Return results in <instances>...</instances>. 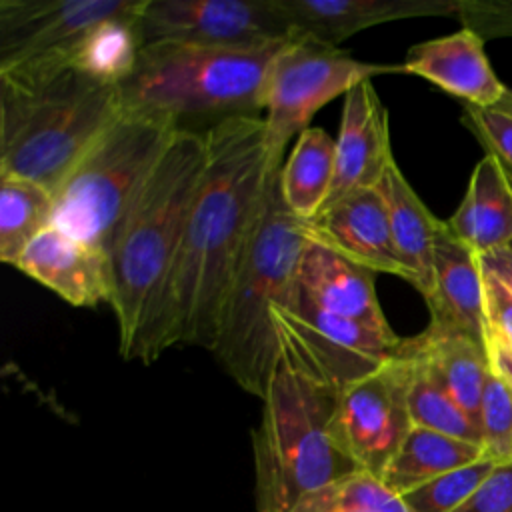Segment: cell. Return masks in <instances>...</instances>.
I'll return each instance as SVG.
<instances>
[{
    "label": "cell",
    "mask_w": 512,
    "mask_h": 512,
    "mask_svg": "<svg viewBox=\"0 0 512 512\" xmlns=\"http://www.w3.org/2000/svg\"><path fill=\"white\" fill-rule=\"evenodd\" d=\"M204 136L206 166L180 250L130 360L152 364L176 344L214 350L230 282L252 236L270 176L284 164L272 156L262 114L224 118L210 124Z\"/></svg>",
    "instance_id": "1"
},
{
    "label": "cell",
    "mask_w": 512,
    "mask_h": 512,
    "mask_svg": "<svg viewBox=\"0 0 512 512\" xmlns=\"http://www.w3.org/2000/svg\"><path fill=\"white\" fill-rule=\"evenodd\" d=\"M206 166L204 130H178L152 168L108 252L110 302L122 358L150 324L172 274Z\"/></svg>",
    "instance_id": "2"
},
{
    "label": "cell",
    "mask_w": 512,
    "mask_h": 512,
    "mask_svg": "<svg viewBox=\"0 0 512 512\" xmlns=\"http://www.w3.org/2000/svg\"><path fill=\"white\" fill-rule=\"evenodd\" d=\"M116 86L66 66L0 70V176L56 192L120 114Z\"/></svg>",
    "instance_id": "3"
},
{
    "label": "cell",
    "mask_w": 512,
    "mask_h": 512,
    "mask_svg": "<svg viewBox=\"0 0 512 512\" xmlns=\"http://www.w3.org/2000/svg\"><path fill=\"white\" fill-rule=\"evenodd\" d=\"M280 168L270 176L252 236L230 282L212 350L224 372L260 400L280 360L272 310L294 296L298 260L308 244L304 222L282 200Z\"/></svg>",
    "instance_id": "4"
},
{
    "label": "cell",
    "mask_w": 512,
    "mask_h": 512,
    "mask_svg": "<svg viewBox=\"0 0 512 512\" xmlns=\"http://www.w3.org/2000/svg\"><path fill=\"white\" fill-rule=\"evenodd\" d=\"M338 394L278 360L252 432L256 512H290L358 470L332 430Z\"/></svg>",
    "instance_id": "5"
},
{
    "label": "cell",
    "mask_w": 512,
    "mask_h": 512,
    "mask_svg": "<svg viewBox=\"0 0 512 512\" xmlns=\"http://www.w3.org/2000/svg\"><path fill=\"white\" fill-rule=\"evenodd\" d=\"M280 46L146 44L136 68L118 86L120 104L178 130H192L190 122L208 118L216 124L230 116L260 114L266 72Z\"/></svg>",
    "instance_id": "6"
},
{
    "label": "cell",
    "mask_w": 512,
    "mask_h": 512,
    "mask_svg": "<svg viewBox=\"0 0 512 512\" xmlns=\"http://www.w3.org/2000/svg\"><path fill=\"white\" fill-rule=\"evenodd\" d=\"M176 132L166 120L122 108L54 192L52 226L108 258L128 210Z\"/></svg>",
    "instance_id": "7"
},
{
    "label": "cell",
    "mask_w": 512,
    "mask_h": 512,
    "mask_svg": "<svg viewBox=\"0 0 512 512\" xmlns=\"http://www.w3.org/2000/svg\"><path fill=\"white\" fill-rule=\"evenodd\" d=\"M402 72V64L358 60L336 46L294 36L274 54L262 92V112L272 156L286 160V146L310 128L312 116L360 82Z\"/></svg>",
    "instance_id": "8"
},
{
    "label": "cell",
    "mask_w": 512,
    "mask_h": 512,
    "mask_svg": "<svg viewBox=\"0 0 512 512\" xmlns=\"http://www.w3.org/2000/svg\"><path fill=\"white\" fill-rule=\"evenodd\" d=\"M280 360L318 386L342 392L370 376L398 354L396 332H380L366 324L318 310L294 292L272 310Z\"/></svg>",
    "instance_id": "9"
},
{
    "label": "cell",
    "mask_w": 512,
    "mask_h": 512,
    "mask_svg": "<svg viewBox=\"0 0 512 512\" xmlns=\"http://www.w3.org/2000/svg\"><path fill=\"white\" fill-rule=\"evenodd\" d=\"M410 378L412 356L404 338L396 356L338 394L332 430L358 470L380 478L408 436Z\"/></svg>",
    "instance_id": "10"
},
{
    "label": "cell",
    "mask_w": 512,
    "mask_h": 512,
    "mask_svg": "<svg viewBox=\"0 0 512 512\" xmlns=\"http://www.w3.org/2000/svg\"><path fill=\"white\" fill-rule=\"evenodd\" d=\"M142 44L182 42L222 48H268L294 38L278 0H144Z\"/></svg>",
    "instance_id": "11"
},
{
    "label": "cell",
    "mask_w": 512,
    "mask_h": 512,
    "mask_svg": "<svg viewBox=\"0 0 512 512\" xmlns=\"http://www.w3.org/2000/svg\"><path fill=\"white\" fill-rule=\"evenodd\" d=\"M140 0H0V70L18 64L66 66L68 48L98 22Z\"/></svg>",
    "instance_id": "12"
},
{
    "label": "cell",
    "mask_w": 512,
    "mask_h": 512,
    "mask_svg": "<svg viewBox=\"0 0 512 512\" xmlns=\"http://www.w3.org/2000/svg\"><path fill=\"white\" fill-rule=\"evenodd\" d=\"M392 162L388 112L372 80L360 82L344 96L334 178L324 208L358 190L376 188Z\"/></svg>",
    "instance_id": "13"
},
{
    "label": "cell",
    "mask_w": 512,
    "mask_h": 512,
    "mask_svg": "<svg viewBox=\"0 0 512 512\" xmlns=\"http://www.w3.org/2000/svg\"><path fill=\"white\" fill-rule=\"evenodd\" d=\"M304 232L310 242L326 246L358 266L406 280L392 244L388 210L378 188L358 190L340 198L304 222Z\"/></svg>",
    "instance_id": "14"
},
{
    "label": "cell",
    "mask_w": 512,
    "mask_h": 512,
    "mask_svg": "<svg viewBox=\"0 0 512 512\" xmlns=\"http://www.w3.org/2000/svg\"><path fill=\"white\" fill-rule=\"evenodd\" d=\"M16 270L76 308L110 302L108 258L68 232L48 226L20 254Z\"/></svg>",
    "instance_id": "15"
},
{
    "label": "cell",
    "mask_w": 512,
    "mask_h": 512,
    "mask_svg": "<svg viewBox=\"0 0 512 512\" xmlns=\"http://www.w3.org/2000/svg\"><path fill=\"white\" fill-rule=\"evenodd\" d=\"M402 72L420 76L464 104L480 108L496 106L508 90L484 52V38L464 26L448 36L410 46Z\"/></svg>",
    "instance_id": "16"
},
{
    "label": "cell",
    "mask_w": 512,
    "mask_h": 512,
    "mask_svg": "<svg viewBox=\"0 0 512 512\" xmlns=\"http://www.w3.org/2000/svg\"><path fill=\"white\" fill-rule=\"evenodd\" d=\"M296 290L322 312L394 332L376 296V272L326 246L308 240L296 268Z\"/></svg>",
    "instance_id": "17"
},
{
    "label": "cell",
    "mask_w": 512,
    "mask_h": 512,
    "mask_svg": "<svg viewBox=\"0 0 512 512\" xmlns=\"http://www.w3.org/2000/svg\"><path fill=\"white\" fill-rule=\"evenodd\" d=\"M296 36L326 46L364 28L404 18L458 16L462 0H278Z\"/></svg>",
    "instance_id": "18"
},
{
    "label": "cell",
    "mask_w": 512,
    "mask_h": 512,
    "mask_svg": "<svg viewBox=\"0 0 512 512\" xmlns=\"http://www.w3.org/2000/svg\"><path fill=\"white\" fill-rule=\"evenodd\" d=\"M432 272V292L424 298L430 310V324L486 344L482 266L478 254L452 234L446 220L436 236Z\"/></svg>",
    "instance_id": "19"
},
{
    "label": "cell",
    "mask_w": 512,
    "mask_h": 512,
    "mask_svg": "<svg viewBox=\"0 0 512 512\" xmlns=\"http://www.w3.org/2000/svg\"><path fill=\"white\" fill-rule=\"evenodd\" d=\"M384 198L396 256L410 282L424 298L434 282V244L444 220H438L414 192L396 160L376 186Z\"/></svg>",
    "instance_id": "20"
},
{
    "label": "cell",
    "mask_w": 512,
    "mask_h": 512,
    "mask_svg": "<svg viewBox=\"0 0 512 512\" xmlns=\"http://www.w3.org/2000/svg\"><path fill=\"white\" fill-rule=\"evenodd\" d=\"M476 254L512 246V178L490 154L476 162L456 212L446 220Z\"/></svg>",
    "instance_id": "21"
},
{
    "label": "cell",
    "mask_w": 512,
    "mask_h": 512,
    "mask_svg": "<svg viewBox=\"0 0 512 512\" xmlns=\"http://www.w3.org/2000/svg\"><path fill=\"white\" fill-rule=\"evenodd\" d=\"M410 342L436 382L480 426L482 390L490 372L484 344L432 324Z\"/></svg>",
    "instance_id": "22"
},
{
    "label": "cell",
    "mask_w": 512,
    "mask_h": 512,
    "mask_svg": "<svg viewBox=\"0 0 512 512\" xmlns=\"http://www.w3.org/2000/svg\"><path fill=\"white\" fill-rule=\"evenodd\" d=\"M144 0L124 14L86 30L64 54L66 66L104 86H120L136 68L142 52L138 14Z\"/></svg>",
    "instance_id": "23"
},
{
    "label": "cell",
    "mask_w": 512,
    "mask_h": 512,
    "mask_svg": "<svg viewBox=\"0 0 512 512\" xmlns=\"http://www.w3.org/2000/svg\"><path fill=\"white\" fill-rule=\"evenodd\" d=\"M488 456L482 444L452 438L428 428L412 426L380 480L398 496H404L422 484L468 466Z\"/></svg>",
    "instance_id": "24"
},
{
    "label": "cell",
    "mask_w": 512,
    "mask_h": 512,
    "mask_svg": "<svg viewBox=\"0 0 512 512\" xmlns=\"http://www.w3.org/2000/svg\"><path fill=\"white\" fill-rule=\"evenodd\" d=\"M336 140L324 128H306L280 168V194L302 222L320 214L332 188Z\"/></svg>",
    "instance_id": "25"
},
{
    "label": "cell",
    "mask_w": 512,
    "mask_h": 512,
    "mask_svg": "<svg viewBox=\"0 0 512 512\" xmlns=\"http://www.w3.org/2000/svg\"><path fill=\"white\" fill-rule=\"evenodd\" d=\"M54 216V194L24 178L0 176V260L14 266Z\"/></svg>",
    "instance_id": "26"
},
{
    "label": "cell",
    "mask_w": 512,
    "mask_h": 512,
    "mask_svg": "<svg viewBox=\"0 0 512 512\" xmlns=\"http://www.w3.org/2000/svg\"><path fill=\"white\" fill-rule=\"evenodd\" d=\"M406 348L412 356V378L408 388V410L412 426L428 428L452 438L482 444L480 426L436 382V378L430 374L426 364L416 354L410 338H406Z\"/></svg>",
    "instance_id": "27"
},
{
    "label": "cell",
    "mask_w": 512,
    "mask_h": 512,
    "mask_svg": "<svg viewBox=\"0 0 512 512\" xmlns=\"http://www.w3.org/2000/svg\"><path fill=\"white\" fill-rule=\"evenodd\" d=\"M290 512H408V508L378 476L356 470L326 488L306 494Z\"/></svg>",
    "instance_id": "28"
},
{
    "label": "cell",
    "mask_w": 512,
    "mask_h": 512,
    "mask_svg": "<svg viewBox=\"0 0 512 512\" xmlns=\"http://www.w3.org/2000/svg\"><path fill=\"white\" fill-rule=\"evenodd\" d=\"M498 462L484 456L468 466L446 472L400 496L408 512H454L494 470Z\"/></svg>",
    "instance_id": "29"
},
{
    "label": "cell",
    "mask_w": 512,
    "mask_h": 512,
    "mask_svg": "<svg viewBox=\"0 0 512 512\" xmlns=\"http://www.w3.org/2000/svg\"><path fill=\"white\" fill-rule=\"evenodd\" d=\"M480 430L486 454L496 462H506L512 442V386L492 370L482 390Z\"/></svg>",
    "instance_id": "30"
},
{
    "label": "cell",
    "mask_w": 512,
    "mask_h": 512,
    "mask_svg": "<svg viewBox=\"0 0 512 512\" xmlns=\"http://www.w3.org/2000/svg\"><path fill=\"white\" fill-rule=\"evenodd\" d=\"M462 122L486 154L494 156L512 178V112L498 106L480 108L464 104Z\"/></svg>",
    "instance_id": "31"
},
{
    "label": "cell",
    "mask_w": 512,
    "mask_h": 512,
    "mask_svg": "<svg viewBox=\"0 0 512 512\" xmlns=\"http://www.w3.org/2000/svg\"><path fill=\"white\" fill-rule=\"evenodd\" d=\"M454 512H512V460L498 462Z\"/></svg>",
    "instance_id": "32"
},
{
    "label": "cell",
    "mask_w": 512,
    "mask_h": 512,
    "mask_svg": "<svg viewBox=\"0 0 512 512\" xmlns=\"http://www.w3.org/2000/svg\"><path fill=\"white\" fill-rule=\"evenodd\" d=\"M458 18L464 28L474 30L484 40L512 36V2L462 0Z\"/></svg>",
    "instance_id": "33"
},
{
    "label": "cell",
    "mask_w": 512,
    "mask_h": 512,
    "mask_svg": "<svg viewBox=\"0 0 512 512\" xmlns=\"http://www.w3.org/2000/svg\"><path fill=\"white\" fill-rule=\"evenodd\" d=\"M484 274V312L486 332L512 346V292L486 268Z\"/></svg>",
    "instance_id": "34"
},
{
    "label": "cell",
    "mask_w": 512,
    "mask_h": 512,
    "mask_svg": "<svg viewBox=\"0 0 512 512\" xmlns=\"http://www.w3.org/2000/svg\"><path fill=\"white\" fill-rule=\"evenodd\" d=\"M484 346H486L490 370L512 386V346L490 332H486Z\"/></svg>",
    "instance_id": "35"
},
{
    "label": "cell",
    "mask_w": 512,
    "mask_h": 512,
    "mask_svg": "<svg viewBox=\"0 0 512 512\" xmlns=\"http://www.w3.org/2000/svg\"><path fill=\"white\" fill-rule=\"evenodd\" d=\"M478 260L482 268L490 270L512 292V246H502L478 254Z\"/></svg>",
    "instance_id": "36"
},
{
    "label": "cell",
    "mask_w": 512,
    "mask_h": 512,
    "mask_svg": "<svg viewBox=\"0 0 512 512\" xmlns=\"http://www.w3.org/2000/svg\"><path fill=\"white\" fill-rule=\"evenodd\" d=\"M506 460H512V442H510V448H508V458Z\"/></svg>",
    "instance_id": "37"
}]
</instances>
